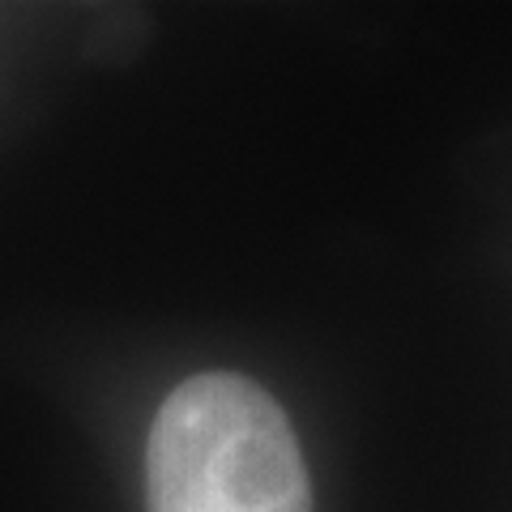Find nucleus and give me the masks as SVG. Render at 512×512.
<instances>
[{"label": "nucleus", "instance_id": "obj_1", "mask_svg": "<svg viewBox=\"0 0 512 512\" xmlns=\"http://www.w3.org/2000/svg\"><path fill=\"white\" fill-rule=\"evenodd\" d=\"M150 512H312V483L291 419L261 384L201 372L150 427Z\"/></svg>", "mask_w": 512, "mask_h": 512}]
</instances>
